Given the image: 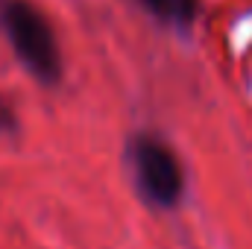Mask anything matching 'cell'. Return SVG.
Listing matches in <instances>:
<instances>
[{"instance_id": "6da1fadb", "label": "cell", "mask_w": 252, "mask_h": 249, "mask_svg": "<svg viewBox=\"0 0 252 249\" xmlns=\"http://www.w3.org/2000/svg\"><path fill=\"white\" fill-rule=\"evenodd\" d=\"M0 24L6 27L9 44L18 53L24 67L44 85H56L62 79V53L50 21L27 0H6L0 12Z\"/></svg>"}, {"instance_id": "7a4b0ae2", "label": "cell", "mask_w": 252, "mask_h": 249, "mask_svg": "<svg viewBox=\"0 0 252 249\" xmlns=\"http://www.w3.org/2000/svg\"><path fill=\"white\" fill-rule=\"evenodd\" d=\"M135 185L153 208H176L185 193V170L179 156L161 138L141 132L129 141Z\"/></svg>"}, {"instance_id": "3957f363", "label": "cell", "mask_w": 252, "mask_h": 249, "mask_svg": "<svg viewBox=\"0 0 252 249\" xmlns=\"http://www.w3.org/2000/svg\"><path fill=\"white\" fill-rule=\"evenodd\" d=\"M147 15L170 27H190L196 21V0H138Z\"/></svg>"}, {"instance_id": "277c9868", "label": "cell", "mask_w": 252, "mask_h": 249, "mask_svg": "<svg viewBox=\"0 0 252 249\" xmlns=\"http://www.w3.org/2000/svg\"><path fill=\"white\" fill-rule=\"evenodd\" d=\"M15 109H12V103H6L3 97H0V132H15Z\"/></svg>"}, {"instance_id": "5b68a950", "label": "cell", "mask_w": 252, "mask_h": 249, "mask_svg": "<svg viewBox=\"0 0 252 249\" xmlns=\"http://www.w3.org/2000/svg\"><path fill=\"white\" fill-rule=\"evenodd\" d=\"M3 6H6V0H0V12H3Z\"/></svg>"}]
</instances>
